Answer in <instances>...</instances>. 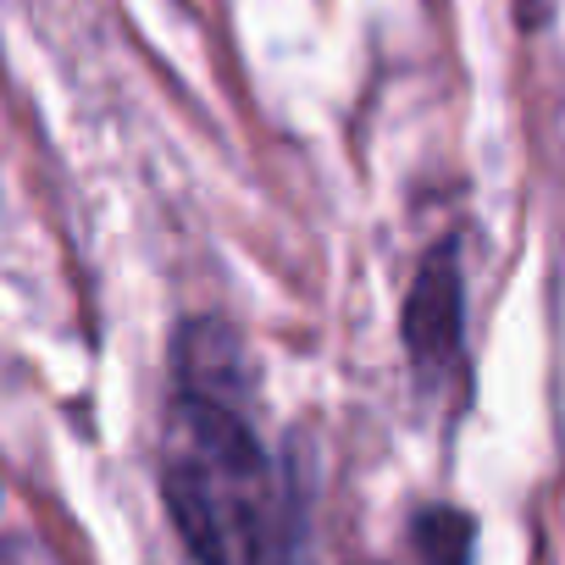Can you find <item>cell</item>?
<instances>
[{
    "label": "cell",
    "mask_w": 565,
    "mask_h": 565,
    "mask_svg": "<svg viewBox=\"0 0 565 565\" xmlns=\"http://www.w3.org/2000/svg\"><path fill=\"white\" fill-rule=\"evenodd\" d=\"M161 499L200 565H295L300 493L249 422L238 339L194 322L161 416Z\"/></svg>",
    "instance_id": "6da1fadb"
},
{
    "label": "cell",
    "mask_w": 565,
    "mask_h": 565,
    "mask_svg": "<svg viewBox=\"0 0 565 565\" xmlns=\"http://www.w3.org/2000/svg\"><path fill=\"white\" fill-rule=\"evenodd\" d=\"M460 266L449 249H438L422 277H416V289H411V306H405V344H411V361L416 372L438 377L455 355H460Z\"/></svg>",
    "instance_id": "7a4b0ae2"
},
{
    "label": "cell",
    "mask_w": 565,
    "mask_h": 565,
    "mask_svg": "<svg viewBox=\"0 0 565 565\" xmlns=\"http://www.w3.org/2000/svg\"><path fill=\"white\" fill-rule=\"evenodd\" d=\"M416 537L427 543V554H438V565H466V543H471L466 515H422Z\"/></svg>",
    "instance_id": "3957f363"
},
{
    "label": "cell",
    "mask_w": 565,
    "mask_h": 565,
    "mask_svg": "<svg viewBox=\"0 0 565 565\" xmlns=\"http://www.w3.org/2000/svg\"><path fill=\"white\" fill-rule=\"evenodd\" d=\"M0 565H62V559H56V548H51V543L12 532V537H0Z\"/></svg>",
    "instance_id": "277c9868"
}]
</instances>
